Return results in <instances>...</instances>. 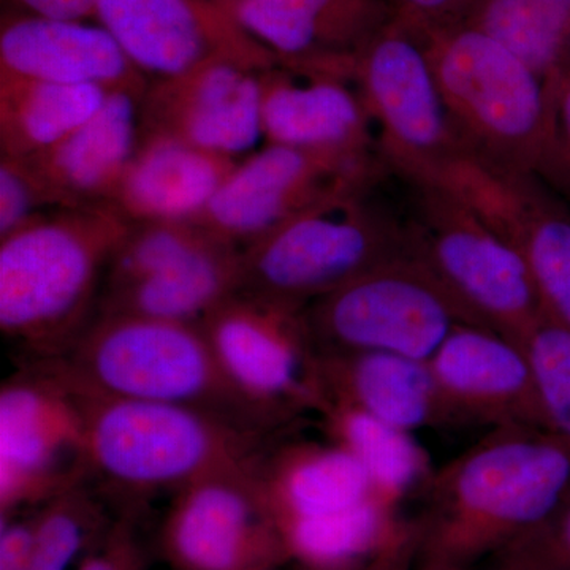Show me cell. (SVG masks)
Masks as SVG:
<instances>
[{
	"mask_svg": "<svg viewBox=\"0 0 570 570\" xmlns=\"http://www.w3.org/2000/svg\"><path fill=\"white\" fill-rule=\"evenodd\" d=\"M71 393L91 479L129 497L178 493L209 475L254 466L269 448V434L200 409Z\"/></svg>",
	"mask_w": 570,
	"mask_h": 570,
	"instance_id": "5b68a950",
	"label": "cell"
},
{
	"mask_svg": "<svg viewBox=\"0 0 570 570\" xmlns=\"http://www.w3.org/2000/svg\"><path fill=\"white\" fill-rule=\"evenodd\" d=\"M232 385L279 425L322 404L299 314L236 292L202 321Z\"/></svg>",
	"mask_w": 570,
	"mask_h": 570,
	"instance_id": "7c38bea8",
	"label": "cell"
},
{
	"mask_svg": "<svg viewBox=\"0 0 570 570\" xmlns=\"http://www.w3.org/2000/svg\"><path fill=\"white\" fill-rule=\"evenodd\" d=\"M390 174L379 149L264 145L236 165L195 223L243 249L296 214Z\"/></svg>",
	"mask_w": 570,
	"mask_h": 570,
	"instance_id": "30bf717a",
	"label": "cell"
},
{
	"mask_svg": "<svg viewBox=\"0 0 570 570\" xmlns=\"http://www.w3.org/2000/svg\"><path fill=\"white\" fill-rule=\"evenodd\" d=\"M100 22L148 81L213 61L265 70L277 59L212 0H100Z\"/></svg>",
	"mask_w": 570,
	"mask_h": 570,
	"instance_id": "5bb4252c",
	"label": "cell"
},
{
	"mask_svg": "<svg viewBox=\"0 0 570 570\" xmlns=\"http://www.w3.org/2000/svg\"><path fill=\"white\" fill-rule=\"evenodd\" d=\"M317 414L330 441L365 468L382 501L397 508L415 487L425 489L434 471L414 434L344 404L324 403Z\"/></svg>",
	"mask_w": 570,
	"mask_h": 570,
	"instance_id": "83f0119b",
	"label": "cell"
},
{
	"mask_svg": "<svg viewBox=\"0 0 570 570\" xmlns=\"http://www.w3.org/2000/svg\"><path fill=\"white\" fill-rule=\"evenodd\" d=\"M354 73L393 174L450 189L475 157L445 105L422 33L393 20L360 52Z\"/></svg>",
	"mask_w": 570,
	"mask_h": 570,
	"instance_id": "9c48e42d",
	"label": "cell"
},
{
	"mask_svg": "<svg viewBox=\"0 0 570 570\" xmlns=\"http://www.w3.org/2000/svg\"><path fill=\"white\" fill-rule=\"evenodd\" d=\"M13 11L61 18V20H96L100 0H7Z\"/></svg>",
	"mask_w": 570,
	"mask_h": 570,
	"instance_id": "74e56055",
	"label": "cell"
},
{
	"mask_svg": "<svg viewBox=\"0 0 570 570\" xmlns=\"http://www.w3.org/2000/svg\"><path fill=\"white\" fill-rule=\"evenodd\" d=\"M395 20L420 33L466 24L480 0H385Z\"/></svg>",
	"mask_w": 570,
	"mask_h": 570,
	"instance_id": "d590c367",
	"label": "cell"
},
{
	"mask_svg": "<svg viewBox=\"0 0 570 570\" xmlns=\"http://www.w3.org/2000/svg\"><path fill=\"white\" fill-rule=\"evenodd\" d=\"M257 478L276 524L382 501L365 468L332 441L269 445L258 461Z\"/></svg>",
	"mask_w": 570,
	"mask_h": 570,
	"instance_id": "603a6c76",
	"label": "cell"
},
{
	"mask_svg": "<svg viewBox=\"0 0 570 570\" xmlns=\"http://www.w3.org/2000/svg\"><path fill=\"white\" fill-rule=\"evenodd\" d=\"M37 515L32 519L11 520L2 517L0 531V570H29Z\"/></svg>",
	"mask_w": 570,
	"mask_h": 570,
	"instance_id": "8d00e7d4",
	"label": "cell"
},
{
	"mask_svg": "<svg viewBox=\"0 0 570 570\" xmlns=\"http://www.w3.org/2000/svg\"><path fill=\"white\" fill-rule=\"evenodd\" d=\"M299 318L314 355L373 352L420 362H430L459 326L479 325L417 246L317 299Z\"/></svg>",
	"mask_w": 570,
	"mask_h": 570,
	"instance_id": "52a82bcc",
	"label": "cell"
},
{
	"mask_svg": "<svg viewBox=\"0 0 570 570\" xmlns=\"http://www.w3.org/2000/svg\"><path fill=\"white\" fill-rule=\"evenodd\" d=\"M140 100L135 94L110 92L69 137L21 159L51 209L107 204L140 146Z\"/></svg>",
	"mask_w": 570,
	"mask_h": 570,
	"instance_id": "ffe728a7",
	"label": "cell"
},
{
	"mask_svg": "<svg viewBox=\"0 0 570 570\" xmlns=\"http://www.w3.org/2000/svg\"><path fill=\"white\" fill-rule=\"evenodd\" d=\"M213 61L149 81L140 100L141 135H160L238 160L264 141L261 73Z\"/></svg>",
	"mask_w": 570,
	"mask_h": 570,
	"instance_id": "9a60e30c",
	"label": "cell"
},
{
	"mask_svg": "<svg viewBox=\"0 0 570 570\" xmlns=\"http://www.w3.org/2000/svg\"><path fill=\"white\" fill-rule=\"evenodd\" d=\"M414 249L403 183L392 171L296 214L243 247L239 292L302 314L355 277Z\"/></svg>",
	"mask_w": 570,
	"mask_h": 570,
	"instance_id": "3957f363",
	"label": "cell"
},
{
	"mask_svg": "<svg viewBox=\"0 0 570 570\" xmlns=\"http://www.w3.org/2000/svg\"><path fill=\"white\" fill-rule=\"evenodd\" d=\"M217 239V236L197 223L130 225L129 232L112 254L102 292L159 275L200 253Z\"/></svg>",
	"mask_w": 570,
	"mask_h": 570,
	"instance_id": "f546056e",
	"label": "cell"
},
{
	"mask_svg": "<svg viewBox=\"0 0 570 570\" xmlns=\"http://www.w3.org/2000/svg\"><path fill=\"white\" fill-rule=\"evenodd\" d=\"M236 165L189 142L141 135L132 163L105 205L130 225L195 223Z\"/></svg>",
	"mask_w": 570,
	"mask_h": 570,
	"instance_id": "44dd1931",
	"label": "cell"
},
{
	"mask_svg": "<svg viewBox=\"0 0 570 570\" xmlns=\"http://www.w3.org/2000/svg\"><path fill=\"white\" fill-rule=\"evenodd\" d=\"M276 527L287 560L305 570H363L385 554L414 546V523L401 520L397 508L377 499Z\"/></svg>",
	"mask_w": 570,
	"mask_h": 570,
	"instance_id": "484cf974",
	"label": "cell"
},
{
	"mask_svg": "<svg viewBox=\"0 0 570 570\" xmlns=\"http://www.w3.org/2000/svg\"><path fill=\"white\" fill-rule=\"evenodd\" d=\"M489 223L527 262L547 317L570 330V208L534 175L508 176Z\"/></svg>",
	"mask_w": 570,
	"mask_h": 570,
	"instance_id": "cb8c5ba5",
	"label": "cell"
},
{
	"mask_svg": "<svg viewBox=\"0 0 570 570\" xmlns=\"http://www.w3.org/2000/svg\"><path fill=\"white\" fill-rule=\"evenodd\" d=\"M26 365L71 392L200 409L269 436L284 428L232 385L200 325L96 316L61 356Z\"/></svg>",
	"mask_w": 570,
	"mask_h": 570,
	"instance_id": "277c9868",
	"label": "cell"
},
{
	"mask_svg": "<svg viewBox=\"0 0 570 570\" xmlns=\"http://www.w3.org/2000/svg\"><path fill=\"white\" fill-rule=\"evenodd\" d=\"M468 24L501 41L549 85L570 67V0H480Z\"/></svg>",
	"mask_w": 570,
	"mask_h": 570,
	"instance_id": "f1b7e54d",
	"label": "cell"
},
{
	"mask_svg": "<svg viewBox=\"0 0 570 570\" xmlns=\"http://www.w3.org/2000/svg\"><path fill=\"white\" fill-rule=\"evenodd\" d=\"M0 71L142 97L149 81L96 20L9 11L0 24Z\"/></svg>",
	"mask_w": 570,
	"mask_h": 570,
	"instance_id": "d6986e66",
	"label": "cell"
},
{
	"mask_svg": "<svg viewBox=\"0 0 570 570\" xmlns=\"http://www.w3.org/2000/svg\"><path fill=\"white\" fill-rule=\"evenodd\" d=\"M412 561H414V546L385 554L363 570H411V566H414Z\"/></svg>",
	"mask_w": 570,
	"mask_h": 570,
	"instance_id": "f35d334b",
	"label": "cell"
},
{
	"mask_svg": "<svg viewBox=\"0 0 570 570\" xmlns=\"http://www.w3.org/2000/svg\"><path fill=\"white\" fill-rule=\"evenodd\" d=\"M91 480L73 393L26 365L0 389V512L45 504Z\"/></svg>",
	"mask_w": 570,
	"mask_h": 570,
	"instance_id": "8fae6325",
	"label": "cell"
},
{
	"mask_svg": "<svg viewBox=\"0 0 570 570\" xmlns=\"http://www.w3.org/2000/svg\"><path fill=\"white\" fill-rule=\"evenodd\" d=\"M313 366L322 404L355 407L412 434L455 426L428 362L371 352L314 355Z\"/></svg>",
	"mask_w": 570,
	"mask_h": 570,
	"instance_id": "7402d4cb",
	"label": "cell"
},
{
	"mask_svg": "<svg viewBox=\"0 0 570 570\" xmlns=\"http://www.w3.org/2000/svg\"><path fill=\"white\" fill-rule=\"evenodd\" d=\"M400 181L420 257L479 325L521 346L547 314L519 250L459 195Z\"/></svg>",
	"mask_w": 570,
	"mask_h": 570,
	"instance_id": "ba28073f",
	"label": "cell"
},
{
	"mask_svg": "<svg viewBox=\"0 0 570 570\" xmlns=\"http://www.w3.org/2000/svg\"><path fill=\"white\" fill-rule=\"evenodd\" d=\"M242 291V247L217 239L159 275L102 292L97 316H135L200 325Z\"/></svg>",
	"mask_w": 570,
	"mask_h": 570,
	"instance_id": "d4e9b609",
	"label": "cell"
},
{
	"mask_svg": "<svg viewBox=\"0 0 570 570\" xmlns=\"http://www.w3.org/2000/svg\"><path fill=\"white\" fill-rule=\"evenodd\" d=\"M287 66L355 75V61L395 20L385 0H235L223 6Z\"/></svg>",
	"mask_w": 570,
	"mask_h": 570,
	"instance_id": "e0dca14e",
	"label": "cell"
},
{
	"mask_svg": "<svg viewBox=\"0 0 570 570\" xmlns=\"http://www.w3.org/2000/svg\"><path fill=\"white\" fill-rule=\"evenodd\" d=\"M261 91L264 145L379 149L355 75L277 62L262 71Z\"/></svg>",
	"mask_w": 570,
	"mask_h": 570,
	"instance_id": "ac0fdd59",
	"label": "cell"
},
{
	"mask_svg": "<svg viewBox=\"0 0 570 570\" xmlns=\"http://www.w3.org/2000/svg\"><path fill=\"white\" fill-rule=\"evenodd\" d=\"M422 36L439 89L472 156L497 174L534 175L553 130L549 82L468 22Z\"/></svg>",
	"mask_w": 570,
	"mask_h": 570,
	"instance_id": "8992f818",
	"label": "cell"
},
{
	"mask_svg": "<svg viewBox=\"0 0 570 570\" xmlns=\"http://www.w3.org/2000/svg\"><path fill=\"white\" fill-rule=\"evenodd\" d=\"M550 86L554 92L553 130L534 176L570 208V67Z\"/></svg>",
	"mask_w": 570,
	"mask_h": 570,
	"instance_id": "836d02e7",
	"label": "cell"
},
{
	"mask_svg": "<svg viewBox=\"0 0 570 570\" xmlns=\"http://www.w3.org/2000/svg\"><path fill=\"white\" fill-rule=\"evenodd\" d=\"M129 228L96 205L50 209L0 238V332L26 363L58 358L91 325Z\"/></svg>",
	"mask_w": 570,
	"mask_h": 570,
	"instance_id": "7a4b0ae2",
	"label": "cell"
},
{
	"mask_svg": "<svg viewBox=\"0 0 570 570\" xmlns=\"http://www.w3.org/2000/svg\"><path fill=\"white\" fill-rule=\"evenodd\" d=\"M480 570H570V494L542 523Z\"/></svg>",
	"mask_w": 570,
	"mask_h": 570,
	"instance_id": "d6a6232c",
	"label": "cell"
},
{
	"mask_svg": "<svg viewBox=\"0 0 570 570\" xmlns=\"http://www.w3.org/2000/svg\"><path fill=\"white\" fill-rule=\"evenodd\" d=\"M425 491L414 568L480 570L569 497L570 444L546 428H490Z\"/></svg>",
	"mask_w": 570,
	"mask_h": 570,
	"instance_id": "6da1fadb",
	"label": "cell"
},
{
	"mask_svg": "<svg viewBox=\"0 0 570 570\" xmlns=\"http://www.w3.org/2000/svg\"><path fill=\"white\" fill-rule=\"evenodd\" d=\"M258 461L176 493L164 527L165 553L176 568L272 570L287 560L258 482Z\"/></svg>",
	"mask_w": 570,
	"mask_h": 570,
	"instance_id": "4fadbf2b",
	"label": "cell"
},
{
	"mask_svg": "<svg viewBox=\"0 0 570 570\" xmlns=\"http://www.w3.org/2000/svg\"><path fill=\"white\" fill-rule=\"evenodd\" d=\"M212 2L219 3V6H225V3L235 2V0H212Z\"/></svg>",
	"mask_w": 570,
	"mask_h": 570,
	"instance_id": "ab89813d",
	"label": "cell"
},
{
	"mask_svg": "<svg viewBox=\"0 0 570 570\" xmlns=\"http://www.w3.org/2000/svg\"><path fill=\"white\" fill-rule=\"evenodd\" d=\"M428 363L455 426L549 430L527 352L494 330L461 325Z\"/></svg>",
	"mask_w": 570,
	"mask_h": 570,
	"instance_id": "2e32d148",
	"label": "cell"
},
{
	"mask_svg": "<svg viewBox=\"0 0 570 570\" xmlns=\"http://www.w3.org/2000/svg\"><path fill=\"white\" fill-rule=\"evenodd\" d=\"M96 86L59 85L0 71V156L28 159L89 121L107 100Z\"/></svg>",
	"mask_w": 570,
	"mask_h": 570,
	"instance_id": "4316f807",
	"label": "cell"
},
{
	"mask_svg": "<svg viewBox=\"0 0 570 570\" xmlns=\"http://www.w3.org/2000/svg\"><path fill=\"white\" fill-rule=\"evenodd\" d=\"M50 209L24 163L0 156V238L14 234Z\"/></svg>",
	"mask_w": 570,
	"mask_h": 570,
	"instance_id": "e575fe53",
	"label": "cell"
},
{
	"mask_svg": "<svg viewBox=\"0 0 570 570\" xmlns=\"http://www.w3.org/2000/svg\"><path fill=\"white\" fill-rule=\"evenodd\" d=\"M521 347L530 358L547 426L570 444V330L546 316Z\"/></svg>",
	"mask_w": 570,
	"mask_h": 570,
	"instance_id": "1f68e13d",
	"label": "cell"
},
{
	"mask_svg": "<svg viewBox=\"0 0 570 570\" xmlns=\"http://www.w3.org/2000/svg\"><path fill=\"white\" fill-rule=\"evenodd\" d=\"M99 520V505L86 485L45 502L37 513L29 570H67Z\"/></svg>",
	"mask_w": 570,
	"mask_h": 570,
	"instance_id": "4dcf8cb0",
	"label": "cell"
}]
</instances>
